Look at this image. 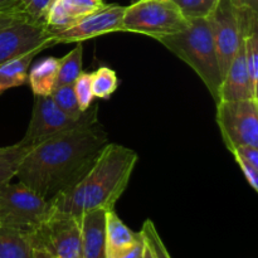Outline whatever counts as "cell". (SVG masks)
<instances>
[{
	"mask_svg": "<svg viewBox=\"0 0 258 258\" xmlns=\"http://www.w3.org/2000/svg\"><path fill=\"white\" fill-rule=\"evenodd\" d=\"M106 258H118L143 239L120 219L115 209L106 212L105 218Z\"/></svg>",
	"mask_w": 258,
	"mask_h": 258,
	"instance_id": "obj_15",
	"label": "cell"
},
{
	"mask_svg": "<svg viewBox=\"0 0 258 258\" xmlns=\"http://www.w3.org/2000/svg\"><path fill=\"white\" fill-rule=\"evenodd\" d=\"M97 117L98 106H91L82 117L75 118L60 110L50 96H35L29 125L20 141L32 148L57 134L98 122Z\"/></svg>",
	"mask_w": 258,
	"mask_h": 258,
	"instance_id": "obj_8",
	"label": "cell"
},
{
	"mask_svg": "<svg viewBox=\"0 0 258 258\" xmlns=\"http://www.w3.org/2000/svg\"><path fill=\"white\" fill-rule=\"evenodd\" d=\"M156 40L185 62L203 81L214 102H218L223 76L208 19H190L184 30Z\"/></svg>",
	"mask_w": 258,
	"mask_h": 258,
	"instance_id": "obj_3",
	"label": "cell"
},
{
	"mask_svg": "<svg viewBox=\"0 0 258 258\" xmlns=\"http://www.w3.org/2000/svg\"><path fill=\"white\" fill-rule=\"evenodd\" d=\"M53 0H19L20 8L29 19L42 22L48 7Z\"/></svg>",
	"mask_w": 258,
	"mask_h": 258,
	"instance_id": "obj_27",
	"label": "cell"
},
{
	"mask_svg": "<svg viewBox=\"0 0 258 258\" xmlns=\"http://www.w3.org/2000/svg\"><path fill=\"white\" fill-rule=\"evenodd\" d=\"M143 249H144V241L141 239L139 243H136L135 246L131 249H128L126 253H123L122 256L118 258H143Z\"/></svg>",
	"mask_w": 258,
	"mask_h": 258,
	"instance_id": "obj_31",
	"label": "cell"
},
{
	"mask_svg": "<svg viewBox=\"0 0 258 258\" xmlns=\"http://www.w3.org/2000/svg\"><path fill=\"white\" fill-rule=\"evenodd\" d=\"M233 5L241 9H249L258 12V0H229Z\"/></svg>",
	"mask_w": 258,
	"mask_h": 258,
	"instance_id": "obj_30",
	"label": "cell"
},
{
	"mask_svg": "<svg viewBox=\"0 0 258 258\" xmlns=\"http://www.w3.org/2000/svg\"><path fill=\"white\" fill-rule=\"evenodd\" d=\"M143 237V236H141ZM144 241V249H143V258H156L155 254H154L153 249H151L150 244L148 243V242L145 241V239L143 238Z\"/></svg>",
	"mask_w": 258,
	"mask_h": 258,
	"instance_id": "obj_33",
	"label": "cell"
},
{
	"mask_svg": "<svg viewBox=\"0 0 258 258\" xmlns=\"http://www.w3.org/2000/svg\"><path fill=\"white\" fill-rule=\"evenodd\" d=\"M27 233L0 224V258H32Z\"/></svg>",
	"mask_w": 258,
	"mask_h": 258,
	"instance_id": "obj_18",
	"label": "cell"
},
{
	"mask_svg": "<svg viewBox=\"0 0 258 258\" xmlns=\"http://www.w3.org/2000/svg\"><path fill=\"white\" fill-rule=\"evenodd\" d=\"M189 20L171 0H139L125 7L121 32L159 39L185 29Z\"/></svg>",
	"mask_w": 258,
	"mask_h": 258,
	"instance_id": "obj_5",
	"label": "cell"
},
{
	"mask_svg": "<svg viewBox=\"0 0 258 258\" xmlns=\"http://www.w3.org/2000/svg\"><path fill=\"white\" fill-rule=\"evenodd\" d=\"M77 103L82 112L87 111L92 106L95 95L92 91V83H91V73L82 72L78 76L77 80L73 83Z\"/></svg>",
	"mask_w": 258,
	"mask_h": 258,
	"instance_id": "obj_25",
	"label": "cell"
},
{
	"mask_svg": "<svg viewBox=\"0 0 258 258\" xmlns=\"http://www.w3.org/2000/svg\"><path fill=\"white\" fill-rule=\"evenodd\" d=\"M29 149L30 146H27L22 141L0 148V186L10 183L13 178H17L20 164Z\"/></svg>",
	"mask_w": 258,
	"mask_h": 258,
	"instance_id": "obj_19",
	"label": "cell"
},
{
	"mask_svg": "<svg viewBox=\"0 0 258 258\" xmlns=\"http://www.w3.org/2000/svg\"><path fill=\"white\" fill-rule=\"evenodd\" d=\"M125 7L117 4H105L96 12L78 20L68 29L53 34L54 44L80 43L110 33L121 32Z\"/></svg>",
	"mask_w": 258,
	"mask_h": 258,
	"instance_id": "obj_11",
	"label": "cell"
},
{
	"mask_svg": "<svg viewBox=\"0 0 258 258\" xmlns=\"http://www.w3.org/2000/svg\"><path fill=\"white\" fill-rule=\"evenodd\" d=\"M207 19L211 27L222 76H224L234 55L243 44V38L258 32V12L237 8L229 0H218Z\"/></svg>",
	"mask_w": 258,
	"mask_h": 258,
	"instance_id": "obj_4",
	"label": "cell"
},
{
	"mask_svg": "<svg viewBox=\"0 0 258 258\" xmlns=\"http://www.w3.org/2000/svg\"><path fill=\"white\" fill-rule=\"evenodd\" d=\"M136 2H139V0H133V3H136Z\"/></svg>",
	"mask_w": 258,
	"mask_h": 258,
	"instance_id": "obj_35",
	"label": "cell"
},
{
	"mask_svg": "<svg viewBox=\"0 0 258 258\" xmlns=\"http://www.w3.org/2000/svg\"><path fill=\"white\" fill-rule=\"evenodd\" d=\"M52 100L54 101L55 105L64 111L67 115L72 116L75 118H80L85 115V112L80 110V106L77 103V98H76L75 90H73V85H63L58 86L54 88V91L50 95Z\"/></svg>",
	"mask_w": 258,
	"mask_h": 258,
	"instance_id": "obj_22",
	"label": "cell"
},
{
	"mask_svg": "<svg viewBox=\"0 0 258 258\" xmlns=\"http://www.w3.org/2000/svg\"><path fill=\"white\" fill-rule=\"evenodd\" d=\"M108 144L98 122L45 139L29 149L17 179L47 201L77 183Z\"/></svg>",
	"mask_w": 258,
	"mask_h": 258,
	"instance_id": "obj_1",
	"label": "cell"
},
{
	"mask_svg": "<svg viewBox=\"0 0 258 258\" xmlns=\"http://www.w3.org/2000/svg\"><path fill=\"white\" fill-rule=\"evenodd\" d=\"M54 44L53 34L43 22L22 19L0 29V64L32 50H44Z\"/></svg>",
	"mask_w": 258,
	"mask_h": 258,
	"instance_id": "obj_10",
	"label": "cell"
},
{
	"mask_svg": "<svg viewBox=\"0 0 258 258\" xmlns=\"http://www.w3.org/2000/svg\"><path fill=\"white\" fill-rule=\"evenodd\" d=\"M229 153L234 156L236 163H244L258 170V148L256 146H237Z\"/></svg>",
	"mask_w": 258,
	"mask_h": 258,
	"instance_id": "obj_28",
	"label": "cell"
},
{
	"mask_svg": "<svg viewBox=\"0 0 258 258\" xmlns=\"http://www.w3.org/2000/svg\"><path fill=\"white\" fill-rule=\"evenodd\" d=\"M188 20L207 18L218 0H171Z\"/></svg>",
	"mask_w": 258,
	"mask_h": 258,
	"instance_id": "obj_24",
	"label": "cell"
},
{
	"mask_svg": "<svg viewBox=\"0 0 258 258\" xmlns=\"http://www.w3.org/2000/svg\"><path fill=\"white\" fill-rule=\"evenodd\" d=\"M33 249L55 258H82L80 218L52 211L34 229L27 233Z\"/></svg>",
	"mask_w": 258,
	"mask_h": 258,
	"instance_id": "obj_7",
	"label": "cell"
},
{
	"mask_svg": "<svg viewBox=\"0 0 258 258\" xmlns=\"http://www.w3.org/2000/svg\"><path fill=\"white\" fill-rule=\"evenodd\" d=\"M32 258H55L52 254L47 253L44 251H40V249H33V257Z\"/></svg>",
	"mask_w": 258,
	"mask_h": 258,
	"instance_id": "obj_34",
	"label": "cell"
},
{
	"mask_svg": "<svg viewBox=\"0 0 258 258\" xmlns=\"http://www.w3.org/2000/svg\"><path fill=\"white\" fill-rule=\"evenodd\" d=\"M140 234L143 236V238L150 244L151 249H153L156 258H171L170 253H169L168 248H166V246L164 244L163 239H161L160 234H159L158 229H156L153 221L146 219V221L144 222Z\"/></svg>",
	"mask_w": 258,
	"mask_h": 258,
	"instance_id": "obj_26",
	"label": "cell"
},
{
	"mask_svg": "<svg viewBox=\"0 0 258 258\" xmlns=\"http://www.w3.org/2000/svg\"><path fill=\"white\" fill-rule=\"evenodd\" d=\"M49 201L23 183L0 186V224L24 233L34 231L50 214Z\"/></svg>",
	"mask_w": 258,
	"mask_h": 258,
	"instance_id": "obj_6",
	"label": "cell"
},
{
	"mask_svg": "<svg viewBox=\"0 0 258 258\" xmlns=\"http://www.w3.org/2000/svg\"><path fill=\"white\" fill-rule=\"evenodd\" d=\"M39 53L40 50H32L0 64V95L28 82L30 64Z\"/></svg>",
	"mask_w": 258,
	"mask_h": 258,
	"instance_id": "obj_17",
	"label": "cell"
},
{
	"mask_svg": "<svg viewBox=\"0 0 258 258\" xmlns=\"http://www.w3.org/2000/svg\"><path fill=\"white\" fill-rule=\"evenodd\" d=\"M20 8L19 0H0V12Z\"/></svg>",
	"mask_w": 258,
	"mask_h": 258,
	"instance_id": "obj_32",
	"label": "cell"
},
{
	"mask_svg": "<svg viewBox=\"0 0 258 258\" xmlns=\"http://www.w3.org/2000/svg\"><path fill=\"white\" fill-rule=\"evenodd\" d=\"M91 83L95 97L107 100L117 90L118 78L112 68L102 66L91 73Z\"/></svg>",
	"mask_w": 258,
	"mask_h": 258,
	"instance_id": "obj_21",
	"label": "cell"
},
{
	"mask_svg": "<svg viewBox=\"0 0 258 258\" xmlns=\"http://www.w3.org/2000/svg\"><path fill=\"white\" fill-rule=\"evenodd\" d=\"M22 19H29V18L24 14V12L22 10V8H17V9H10V10H4V12H0V29H2V28L8 27V25L13 24V23L18 22V20H22Z\"/></svg>",
	"mask_w": 258,
	"mask_h": 258,
	"instance_id": "obj_29",
	"label": "cell"
},
{
	"mask_svg": "<svg viewBox=\"0 0 258 258\" xmlns=\"http://www.w3.org/2000/svg\"><path fill=\"white\" fill-rule=\"evenodd\" d=\"M59 58L39 59L28 72V83L34 96H50L57 85Z\"/></svg>",
	"mask_w": 258,
	"mask_h": 258,
	"instance_id": "obj_16",
	"label": "cell"
},
{
	"mask_svg": "<svg viewBox=\"0 0 258 258\" xmlns=\"http://www.w3.org/2000/svg\"><path fill=\"white\" fill-rule=\"evenodd\" d=\"M105 4L103 0H53L42 22L52 34H55L68 29Z\"/></svg>",
	"mask_w": 258,
	"mask_h": 258,
	"instance_id": "obj_12",
	"label": "cell"
},
{
	"mask_svg": "<svg viewBox=\"0 0 258 258\" xmlns=\"http://www.w3.org/2000/svg\"><path fill=\"white\" fill-rule=\"evenodd\" d=\"M216 121L228 149L237 146L258 148V98L219 101Z\"/></svg>",
	"mask_w": 258,
	"mask_h": 258,
	"instance_id": "obj_9",
	"label": "cell"
},
{
	"mask_svg": "<svg viewBox=\"0 0 258 258\" xmlns=\"http://www.w3.org/2000/svg\"><path fill=\"white\" fill-rule=\"evenodd\" d=\"M244 62L253 90H258V32H253L243 38Z\"/></svg>",
	"mask_w": 258,
	"mask_h": 258,
	"instance_id": "obj_23",
	"label": "cell"
},
{
	"mask_svg": "<svg viewBox=\"0 0 258 258\" xmlns=\"http://www.w3.org/2000/svg\"><path fill=\"white\" fill-rule=\"evenodd\" d=\"M82 60L83 44L82 42H80L64 57L59 58V67H58L55 87L63 85H73L75 81L78 78V76L83 72Z\"/></svg>",
	"mask_w": 258,
	"mask_h": 258,
	"instance_id": "obj_20",
	"label": "cell"
},
{
	"mask_svg": "<svg viewBox=\"0 0 258 258\" xmlns=\"http://www.w3.org/2000/svg\"><path fill=\"white\" fill-rule=\"evenodd\" d=\"M106 211H93L80 217L82 258H106Z\"/></svg>",
	"mask_w": 258,
	"mask_h": 258,
	"instance_id": "obj_14",
	"label": "cell"
},
{
	"mask_svg": "<svg viewBox=\"0 0 258 258\" xmlns=\"http://www.w3.org/2000/svg\"><path fill=\"white\" fill-rule=\"evenodd\" d=\"M251 98H258V92L253 90L249 81L246 62H244L243 44H242L229 64L226 75L223 76L219 101L251 100Z\"/></svg>",
	"mask_w": 258,
	"mask_h": 258,
	"instance_id": "obj_13",
	"label": "cell"
},
{
	"mask_svg": "<svg viewBox=\"0 0 258 258\" xmlns=\"http://www.w3.org/2000/svg\"><path fill=\"white\" fill-rule=\"evenodd\" d=\"M138 160L134 150L108 143L77 183L50 199V208L77 218L93 211H112L127 188Z\"/></svg>",
	"mask_w": 258,
	"mask_h": 258,
	"instance_id": "obj_2",
	"label": "cell"
}]
</instances>
